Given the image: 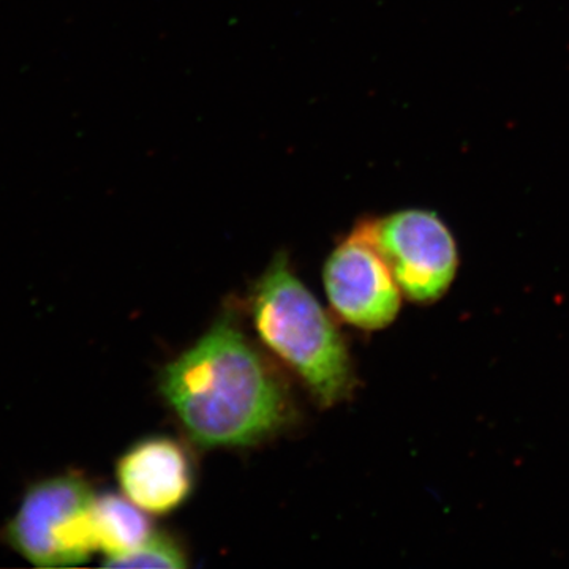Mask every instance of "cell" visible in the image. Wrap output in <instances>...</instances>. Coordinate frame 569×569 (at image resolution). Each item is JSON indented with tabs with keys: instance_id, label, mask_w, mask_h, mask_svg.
<instances>
[{
	"instance_id": "6da1fadb",
	"label": "cell",
	"mask_w": 569,
	"mask_h": 569,
	"mask_svg": "<svg viewBox=\"0 0 569 569\" xmlns=\"http://www.w3.org/2000/svg\"><path fill=\"white\" fill-rule=\"evenodd\" d=\"M159 391L183 432L204 449L253 447L291 418L279 373L231 317L163 367Z\"/></svg>"
},
{
	"instance_id": "3957f363",
	"label": "cell",
	"mask_w": 569,
	"mask_h": 569,
	"mask_svg": "<svg viewBox=\"0 0 569 569\" xmlns=\"http://www.w3.org/2000/svg\"><path fill=\"white\" fill-rule=\"evenodd\" d=\"M96 498L80 473L41 479L22 497L3 539L36 567H80L99 550L93 523Z\"/></svg>"
},
{
	"instance_id": "277c9868",
	"label": "cell",
	"mask_w": 569,
	"mask_h": 569,
	"mask_svg": "<svg viewBox=\"0 0 569 569\" xmlns=\"http://www.w3.org/2000/svg\"><path fill=\"white\" fill-rule=\"evenodd\" d=\"M358 224L387 261L400 291L410 301L436 302L455 282L458 246L436 212L403 209Z\"/></svg>"
},
{
	"instance_id": "ba28073f",
	"label": "cell",
	"mask_w": 569,
	"mask_h": 569,
	"mask_svg": "<svg viewBox=\"0 0 569 569\" xmlns=\"http://www.w3.org/2000/svg\"><path fill=\"white\" fill-rule=\"evenodd\" d=\"M103 565L110 568L183 569L189 567V559L186 550L171 535L153 531L151 537L132 552L104 559Z\"/></svg>"
},
{
	"instance_id": "5b68a950",
	"label": "cell",
	"mask_w": 569,
	"mask_h": 569,
	"mask_svg": "<svg viewBox=\"0 0 569 569\" xmlns=\"http://www.w3.org/2000/svg\"><path fill=\"white\" fill-rule=\"evenodd\" d=\"M323 287L336 316L361 331L387 328L402 306L391 269L359 224L326 260Z\"/></svg>"
},
{
	"instance_id": "8992f818",
	"label": "cell",
	"mask_w": 569,
	"mask_h": 569,
	"mask_svg": "<svg viewBox=\"0 0 569 569\" xmlns=\"http://www.w3.org/2000/svg\"><path fill=\"white\" fill-rule=\"evenodd\" d=\"M122 496L151 516L170 515L192 496L194 470L189 451L170 437H149L127 449L116 463Z\"/></svg>"
},
{
	"instance_id": "7a4b0ae2",
	"label": "cell",
	"mask_w": 569,
	"mask_h": 569,
	"mask_svg": "<svg viewBox=\"0 0 569 569\" xmlns=\"http://www.w3.org/2000/svg\"><path fill=\"white\" fill-rule=\"evenodd\" d=\"M250 317L263 346L306 385L318 406L351 396L355 369L346 339L301 282L288 254L277 253L250 295Z\"/></svg>"
},
{
	"instance_id": "52a82bcc",
	"label": "cell",
	"mask_w": 569,
	"mask_h": 569,
	"mask_svg": "<svg viewBox=\"0 0 569 569\" xmlns=\"http://www.w3.org/2000/svg\"><path fill=\"white\" fill-rule=\"evenodd\" d=\"M148 512L142 511L129 498L118 493H104L96 498L93 523L97 546L104 559L132 552L153 533Z\"/></svg>"
}]
</instances>
